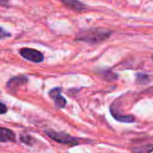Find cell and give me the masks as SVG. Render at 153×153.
I'll use <instances>...</instances> for the list:
<instances>
[{"mask_svg":"<svg viewBox=\"0 0 153 153\" xmlns=\"http://www.w3.org/2000/svg\"><path fill=\"white\" fill-rule=\"evenodd\" d=\"M111 34L112 33L110 31L101 28L84 29V30H80L76 33V40L79 42H87L89 44H97L109 39Z\"/></svg>","mask_w":153,"mask_h":153,"instance_id":"1","label":"cell"},{"mask_svg":"<svg viewBox=\"0 0 153 153\" xmlns=\"http://www.w3.org/2000/svg\"><path fill=\"white\" fill-rule=\"evenodd\" d=\"M45 133L53 140L56 142L61 143V144H66L69 146H76L79 144V140L76 138L72 137L68 135L66 132H58L55 131H46Z\"/></svg>","mask_w":153,"mask_h":153,"instance_id":"2","label":"cell"},{"mask_svg":"<svg viewBox=\"0 0 153 153\" xmlns=\"http://www.w3.org/2000/svg\"><path fill=\"white\" fill-rule=\"evenodd\" d=\"M19 53L24 59L35 63H40L43 61L44 59L43 54L41 51L31 48H23L19 51Z\"/></svg>","mask_w":153,"mask_h":153,"instance_id":"3","label":"cell"},{"mask_svg":"<svg viewBox=\"0 0 153 153\" xmlns=\"http://www.w3.org/2000/svg\"><path fill=\"white\" fill-rule=\"evenodd\" d=\"M50 97L54 100L55 105L59 108H64L67 105L66 99L61 96V89L59 88H53L50 91Z\"/></svg>","mask_w":153,"mask_h":153,"instance_id":"4","label":"cell"},{"mask_svg":"<svg viewBox=\"0 0 153 153\" xmlns=\"http://www.w3.org/2000/svg\"><path fill=\"white\" fill-rule=\"evenodd\" d=\"M61 2L66 7L76 12H83L88 8L82 2L79 1V0H61Z\"/></svg>","mask_w":153,"mask_h":153,"instance_id":"5","label":"cell"},{"mask_svg":"<svg viewBox=\"0 0 153 153\" xmlns=\"http://www.w3.org/2000/svg\"><path fill=\"white\" fill-rule=\"evenodd\" d=\"M15 140H16V135L11 130L0 127V142L15 141Z\"/></svg>","mask_w":153,"mask_h":153,"instance_id":"6","label":"cell"},{"mask_svg":"<svg viewBox=\"0 0 153 153\" xmlns=\"http://www.w3.org/2000/svg\"><path fill=\"white\" fill-rule=\"evenodd\" d=\"M27 82V79L25 76H16V78L11 79L7 83V88L10 89L17 88L18 87L24 85Z\"/></svg>","mask_w":153,"mask_h":153,"instance_id":"7","label":"cell"},{"mask_svg":"<svg viewBox=\"0 0 153 153\" xmlns=\"http://www.w3.org/2000/svg\"><path fill=\"white\" fill-rule=\"evenodd\" d=\"M111 114L114 116V119H116L118 122H122V123H132L135 121V118L133 115H123V114H119L118 113L114 112L112 108H111Z\"/></svg>","mask_w":153,"mask_h":153,"instance_id":"8","label":"cell"},{"mask_svg":"<svg viewBox=\"0 0 153 153\" xmlns=\"http://www.w3.org/2000/svg\"><path fill=\"white\" fill-rule=\"evenodd\" d=\"M132 153H151L153 151V144H145L131 148Z\"/></svg>","mask_w":153,"mask_h":153,"instance_id":"9","label":"cell"},{"mask_svg":"<svg viewBox=\"0 0 153 153\" xmlns=\"http://www.w3.org/2000/svg\"><path fill=\"white\" fill-rule=\"evenodd\" d=\"M149 81V76L146 74H142V73H139L137 75V82L139 84H146Z\"/></svg>","mask_w":153,"mask_h":153,"instance_id":"10","label":"cell"},{"mask_svg":"<svg viewBox=\"0 0 153 153\" xmlns=\"http://www.w3.org/2000/svg\"><path fill=\"white\" fill-rule=\"evenodd\" d=\"M11 34L7 32H6L2 27H0V40H2L4 38H7V37H10Z\"/></svg>","mask_w":153,"mask_h":153,"instance_id":"11","label":"cell"},{"mask_svg":"<svg viewBox=\"0 0 153 153\" xmlns=\"http://www.w3.org/2000/svg\"><path fill=\"white\" fill-rule=\"evenodd\" d=\"M7 112V107L5 104L0 102V114H4Z\"/></svg>","mask_w":153,"mask_h":153,"instance_id":"12","label":"cell"},{"mask_svg":"<svg viewBox=\"0 0 153 153\" xmlns=\"http://www.w3.org/2000/svg\"><path fill=\"white\" fill-rule=\"evenodd\" d=\"M31 139H32V138H31L30 136H28V135L21 136V138H20L21 141H23V142H25V143H27V144H29V143H30Z\"/></svg>","mask_w":153,"mask_h":153,"instance_id":"13","label":"cell"},{"mask_svg":"<svg viewBox=\"0 0 153 153\" xmlns=\"http://www.w3.org/2000/svg\"><path fill=\"white\" fill-rule=\"evenodd\" d=\"M152 59H153V57H152Z\"/></svg>","mask_w":153,"mask_h":153,"instance_id":"14","label":"cell"}]
</instances>
